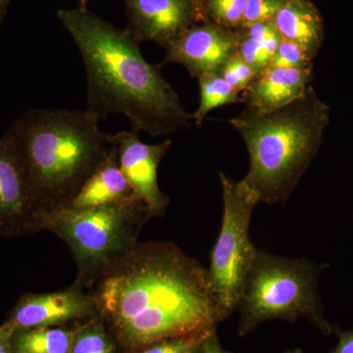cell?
<instances>
[{
	"instance_id": "obj_7",
	"label": "cell",
	"mask_w": 353,
	"mask_h": 353,
	"mask_svg": "<svg viewBox=\"0 0 353 353\" xmlns=\"http://www.w3.org/2000/svg\"><path fill=\"white\" fill-rule=\"evenodd\" d=\"M223 217L219 236L210 255L209 289L228 318L238 308L257 250L250 238L253 209L259 201L241 181L219 172Z\"/></svg>"
},
{
	"instance_id": "obj_24",
	"label": "cell",
	"mask_w": 353,
	"mask_h": 353,
	"mask_svg": "<svg viewBox=\"0 0 353 353\" xmlns=\"http://www.w3.org/2000/svg\"><path fill=\"white\" fill-rule=\"evenodd\" d=\"M285 0H248L240 29L272 22Z\"/></svg>"
},
{
	"instance_id": "obj_9",
	"label": "cell",
	"mask_w": 353,
	"mask_h": 353,
	"mask_svg": "<svg viewBox=\"0 0 353 353\" xmlns=\"http://www.w3.org/2000/svg\"><path fill=\"white\" fill-rule=\"evenodd\" d=\"M139 132H120L109 134L117 148L121 171L132 190L134 199L143 202L153 218L163 217L169 197L160 190L158 167L172 145L171 139L148 145L139 139Z\"/></svg>"
},
{
	"instance_id": "obj_19",
	"label": "cell",
	"mask_w": 353,
	"mask_h": 353,
	"mask_svg": "<svg viewBox=\"0 0 353 353\" xmlns=\"http://www.w3.org/2000/svg\"><path fill=\"white\" fill-rule=\"evenodd\" d=\"M105 323L97 315L75 327L70 353H118Z\"/></svg>"
},
{
	"instance_id": "obj_14",
	"label": "cell",
	"mask_w": 353,
	"mask_h": 353,
	"mask_svg": "<svg viewBox=\"0 0 353 353\" xmlns=\"http://www.w3.org/2000/svg\"><path fill=\"white\" fill-rule=\"evenodd\" d=\"M272 23L281 38L296 44L314 60L324 41V24L311 0H285Z\"/></svg>"
},
{
	"instance_id": "obj_15",
	"label": "cell",
	"mask_w": 353,
	"mask_h": 353,
	"mask_svg": "<svg viewBox=\"0 0 353 353\" xmlns=\"http://www.w3.org/2000/svg\"><path fill=\"white\" fill-rule=\"evenodd\" d=\"M132 199H134V194L121 171L117 148L113 143L108 157L85 181L68 206L74 208H99Z\"/></svg>"
},
{
	"instance_id": "obj_26",
	"label": "cell",
	"mask_w": 353,
	"mask_h": 353,
	"mask_svg": "<svg viewBox=\"0 0 353 353\" xmlns=\"http://www.w3.org/2000/svg\"><path fill=\"white\" fill-rule=\"evenodd\" d=\"M196 353H233L229 350H225L221 345L219 339H218L217 333L215 331L211 332L210 334L204 339L203 341L199 345V350Z\"/></svg>"
},
{
	"instance_id": "obj_17",
	"label": "cell",
	"mask_w": 353,
	"mask_h": 353,
	"mask_svg": "<svg viewBox=\"0 0 353 353\" xmlns=\"http://www.w3.org/2000/svg\"><path fill=\"white\" fill-rule=\"evenodd\" d=\"M74 328L63 326L16 330L13 334L14 353H70Z\"/></svg>"
},
{
	"instance_id": "obj_27",
	"label": "cell",
	"mask_w": 353,
	"mask_h": 353,
	"mask_svg": "<svg viewBox=\"0 0 353 353\" xmlns=\"http://www.w3.org/2000/svg\"><path fill=\"white\" fill-rule=\"evenodd\" d=\"M15 329L6 322L0 326V353H14L12 338Z\"/></svg>"
},
{
	"instance_id": "obj_13",
	"label": "cell",
	"mask_w": 353,
	"mask_h": 353,
	"mask_svg": "<svg viewBox=\"0 0 353 353\" xmlns=\"http://www.w3.org/2000/svg\"><path fill=\"white\" fill-rule=\"evenodd\" d=\"M312 69L272 68L257 74L243 92L246 106L261 112L284 108L303 97L312 83Z\"/></svg>"
},
{
	"instance_id": "obj_20",
	"label": "cell",
	"mask_w": 353,
	"mask_h": 353,
	"mask_svg": "<svg viewBox=\"0 0 353 353\" xmlns=\"http://www.w3.org/2000/svg\"><path fill=\"white\" fill-rule=\"evenodd\" d=\"M248 0H201L203 20L229 29L239 30L243 22Z\"/></svg>"
},
{
	"instance_id": "obj_30",
	"label": "cell",
	"mask_w": 353,
	"mask_h": 353,
	"mask_svg": "<svg viewBox=\"0 0 353 353\" xmlns=\"http://www.w3.org/2000/svg\"><path fill=\"white\" fill-rule=\"evenodd\" d=\"M283 353H304L303 350H285V352Z\"/></svg>"
},
{
	"instance_id": "obj_11",
	"label": "cell",
	"mask_w": 353,
	"mask_h": 353,
	"mask_svg": "<svg viewBox=\"0 0 353 353\" xmlns=\"http://www.w3.org/2000/svg\"><path fill=\"white\" fill-rule=\"evenodd\" d=\"M99 315L90 290L74 284L50 294H26L14 306L7 323L14 329L63 326L69 322L87 321Z\"/></svg>"
},
{
	"instance_id": "obj_22",
	"label": "cell",
	"mask_w": 353,
	"mask_h": 353,
	"mask_svg": "<svg viewBox=\"0 0 353 353\" xmlns=\"http://www.w3.org/2000/svg\"><path fill=\"white\" fill-rule=\"evenodd\" d=\"M220 75L234 90L240 94L248 88L254 77L256 76L254 70L250 66L245 60L234 53L227 60L223 68L221 69Z\"/></svg>"
},
{
	"instance_id": "obj_3",
	"label": "cell",
	"mask_w": 353,
	"mask_h": 353,
	"mask_svg": "<svg viewBox=\"0 0 353 353\" xmlns=\"http://www.w3.org/2000/svg\"><path fill=\"white\" fill-rule=\"evenodd\" d=\"M85 110H30L6 132L24 162L37 209L68 206L113 143Z\"/></svg>"
},
{
	"instance_id": "obj_8",
	"label": "cell",
	"mask_w": 353,
	"mask_h": 353,
	"mask_svg": "<svg viewBox=\"0 0 353 353\" xmlns=\"http://www.w3.org/2000/svg\"><path fill=\"white\" fill-rule=\"evenodd\" d=\"M37 211L24 162L6 134L0 139V236L15 239L39 232Z\"/></svg>"
},
{
	"instance_id": "obj_1",
	"label": "cell",
	"mask_w": 353,
	"mask_h": 353,
	"mask_svg": "<svg viewBox=\"0 0 353 353\" xmlns=\"http://www.w3.org/2000/svg\"><path fill=\"white\" fill-rule=\"evenodd\" d=\"M90 292L125 353L217 329L226 319L209 289L206 269L167 241L139 243Z\"/></svg>"
},
{
	"instance_id": "obj_4",
	"label": "cell",
	"mask_w": 353,
	"mask_h": 353,
	"mask_svg": "<svg viewBox=\"0 0 353 353\" xmlns=\"http://www.w3.org/2000/svg\"><path fill=\"white\" fill-rule=\"evenodd\" d=\"M331 109L311 85L284 108L261 112L246 106L229 120L250 157L241 179L259 202L285 205L314 159L330 123Z\"/></svg>"
},
{
	"instance_id": "obj_23",
	"label": "cell",
	"mask_w": 353,
	"mask_h": 353,
	"mask_svg": "<svg viewBox=\"0 0 353 353\" xmlns=\"http://www.w3.org/2000/svg\"><path fill=\"white\" fill-rule=\"evenodd\" d=\"M268 67L272 68H309L313 67V60L296 44L282 39Z\"/></svg>"
},
{
	"instance_id": "obj_31",
	"label": "cell",
	"mask_w": 353,
	"mask_h": 353,
	"mask_svg": "<svg viewBox=\"0 0 353 353\" xmlns=\"http://www.w3.org/2000/svg\"><path fill=\"white\" fill-rule=\"evenodd\" d=\"M194 1L196 2V6H197V7H199V11H201V0H194ZM202 19H203V18H202Z\"/></svg>"
},
{
	"instance_id": "obj_10",
	"label": "cell",
	"mask_w": 353,
	"mask_h": 353,
	"mask_svg": "<svg viewBox=\"0 0 353 353\" xmlns=\"http://www.w3.org/2000/svg\"><path fill=\"white\" fill-rule=\"evenodd\" d=\"M240 32L205 21L192 25L165 48L162 65L180 64L190 75L219 74L227 60L236 52Z\"/></svg>"
},
{
	"instance_id": "obj_12",
	"label": "cell",
	"mask_w": 353,
	"mask_h": 353,
	"mask_svg": "<svg viewBox=\"0 0 353 353\" xmlns=\"http://www.w3.org/2000/svg\"><path fill=\"white\" fill-rule=\"evenodd\" d=\"M129 31L139 43L167 48L194 23L203 21L194 0H124Z\"/></svg>"
},
{
	"instance_id": "obj_6",
	"label": "cell",
	"mask_w": 353,
	"mask_h": 353,
	"mask_svg": "<svg viewBox=\"0 0 353 353\" xmlns=\"http://www.w3.org/2000/svg\"><path fill=\"white\" fill-rule=\"evenodd\" d=\"M328 266L257 250L238 306L239 336L269 320L296 322L301 318L326 336L334 334L336 326L325 318L318 290L320 275Z\"/></svg>"
},
{
	"instance_id": "obj_28",
	"label": "cell",
	"mask_w": 353,
	"mask_h": 353,
	"mask_svg": "<svg viewBox=\"0 0 353 353\" xmlns=\"http://www.w3.org/2000/svg\"><path fill=\"white\" fill-rule=\"evenodd\" d=\"M9 0H0V23L6 15L7 6H8Z\"/></svg>"
},
{
	"instance_id": "obj_21",
	"label": "cell",
	"mask_w": 353,
	"mask_h": 353,
	"mask_svg": "<svg viewBox=\"0 0 353 353\" xmlns=\"http://www.w3.org/2000/svg\"><path fill=\"white\" fill-rule=\"evenodd\" d=\"M215 330L154 341L134 353H196L204 339Z\"/></svg>"
},
{
	"instance_id": "obj_2",
	"label": "cell",
	"mask_w": 353,
	"mask_h": 353,
	"mask_svg": "<svg viewBox=\"0 0 353 353\" xmlns=\"http://www.w3.org/2000/svg\"><path fill=\"white\" fill-rule=\"evenodd\" d=\"M58 19L82 55L88 79V110L99 119L123 114L132 131L170 136L194 122L180 97L148 63L129 29H119L88 8L60 9Z\"/></svg>"
},
{
	"instance_id": "obj_29",
	"label": "cell",
	"mask_w": 353,
	"mask_h": 353,
	"mask_svg": "<svg viewBox=\"0 0 353 353\" xmlns=\"http://www.w3.org/2000/svg\"><path fill=\"white\" fill-rule=\"evenodd\" d=\"M79 2H80V6L79 7H81V8H88V0H79Z\"/></svg>"
},
{
	"instance_id": "obj_18",
	"label": "cell",
	"mask_w": 353,
	"mask_h": 353,
	"mask_svg": "<svg viewBox=\"0 0 353 353\" xmlns=\"http://www.w3.org/2000/svg\"><path fill=\"white\" fill-rule=\"evenodd\" d=\"M199 83V108L192 114L196 126H201L206 116L215 108L241 101L240 92L234 90L220 74H204L197 78Z\"/></svg>"
},
{
	"instance_id": "obj_25",
	"label": "cell",
	"mask_w": 353,
	"mask_h": 353,
	"mask_svg": "<svg viewBox=\"0 0 353 353\" xmlns=\"http://www.w3.org/2000/svg\"><path fill=\"white\" fill-rule=\"evenodd\" d=\"M334 334L338 336V343L330 353H353V328L343 331L336 326Z\"/></svg>"
},
{
	"instance_id": "obj_5",
	"label": "cell",
	"mask_w": 353,
	"mask_h": 353,
	"mask_svg": "<svg viewBox=\"0 0 353 353\" xmlns=\"http://www.w3.org/2000/svg\"><path fill=\"white\" fill-rule=\"evenodd\" d=\"M150 210L138 199L92 208L70 206L39 209V231L57 234L71 250L77 266L75 283L90 290L103 272L139 243Z\"/></svg>"
},
{
	"instance_id": "obj_16",
	"label": "cell",
	"mask_w": 353,
	"mask_h": 353,
	"mask_svg": "<svg viewBox=\"0 0 353 353\" xmlns=\"http://www.w3.org/2000/svg\"><path fill=\"white\" fill-rule=\"evenodd\" d=\"M239 32L240 39L236 53L257 75L269 66L282 38L272 22L250 26L239 29Z\"/></svg>"
}]
</instances>
